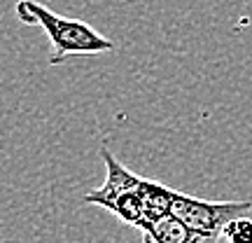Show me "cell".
I'll list each match as a JSON object with an SVG mask.
<instances>
[{"mask_svg": "<svg viewBox=\"0 0 252 243\" xmlns=\"http://www.w3.org/2000/svg\"><path fill=\"white\" fill-rule=\"evenodd\" d=\"M100 157H103L105 169H108L105 182L98 189L89 192L84 197V201L103 206L105 210L115 213L122 222L135 227V229H143L145 213H143V199H140V182H143V178L135 175L133 171H128L108 147L100 150Z\"/></svg>", "mask_w": 252, "mask_h": 243, "instance_id": "7a4b0ae2", "label": "cell"}, {"mask_svg": "<svg viewBox=\"0 0 252 243\" xmlns=\"http://www.w3.org/2000/svg\"><path fill=\"white\" fill-rule=\"evenodd\" d=\"M222 239H226V243H252V217L243 215L231 220L224 227Z\"/></svg>", "mask_w": 252, "mask_h": 243, "instance_id": "8992f818", "label": "cell"}, {"mask_svg": "<svg viewBox=\"0 0 252 243\" xmlns=\"http://www.w3.org/2000/svg\"><path fill=\"white\" fill-rule=\"evenodd\" d=\"M173 194H175V189L166 187V185H161V182H157V180L143 178V182H140V199H143L145 227L157 222V220H161V217H166V215H171ZM143 229H140V232H143Z\"/></svg>", "mask_w": 252, "mask_h": 243, "instance_id": "5b68a950", "label": "cell"}, {"mask_svg": "<svg viewBox=\"0 0 252 243\" xmlns=\"http://www.w3.org/2000/svg\"><path fill=\"white\" fill-rule=\"evenodd\" d=\"M14 14L26 26H40L49 37V63H63L68 56H98L115 49V42L80 19L61 17L37 0H19Z\"/></svg>", "mask_w": 252, "mask_h": 243, "instance_id": "6da1fadb", "label": "cell"}, {"mask_svg": "<svg viewBox=\"0 0 252 243\" xmlns=\"http://www.w3.org/2000/svg\"><path fill=\"white\" fill-rule=\"evenodd\" d=\"M250 213L252 201H208V199L189 197V194H182V192L173 194L171 215H175L189 229L201 232V234L222 239V232L231 220L250 215Z\"/></svg>", "mask_w": 252, "mask_h": 243, "instance_id": "3957f363", "label": "cell"}, {"mask_svg": "<svg viewBox=\"0 0 252 243\" xmlns=\"http://www.w3.org/2000/svg\"><path fill=\"white\" fill-rule=\"evenodd\" d=\"M145 243H220V236L189 229L175 215H166L143 229Z\"/></svg>", "mask_w": 252, "mask_h": 243, "instance_id": "277c9868", "label": "cell"}]
</instances>
